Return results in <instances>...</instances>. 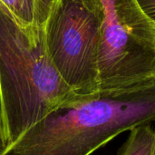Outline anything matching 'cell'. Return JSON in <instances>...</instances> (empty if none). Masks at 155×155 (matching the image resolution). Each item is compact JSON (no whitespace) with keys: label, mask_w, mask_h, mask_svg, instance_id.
<instances>
[{"label":"cell","mask_w":155,"mask_h":155,"mask_svg":"<svg viewBox=\"0 0 155 155\" xmlns=\"http://www.w3.org/2000/svg\"><path fill=\"white\" fill-rule=\"evenodd\" d=\"M153 121L155 80L62 105L1 155H91L120 134Z\"/></svg>","instance_id":"cell-1"},{"label":"cell","mask_w":155,"mask_h":155,"mask_svg":"<svg viewBox=\"0 0 155 155\" xmlns=\"http://www.w3.org/2000/svg\"><path fill=\"white\" fill-rule=\"evenodd\" d=\"M84 99L51 63L45 28L31 34L0 4V108L7 146L50 112Z\"/></svg>","instance_id":"cell-2"},{"label":"cell","mask_w":155,"mask_h":155,"mask_svg":"<svg viewBox=\"0 0 155 155\" xmlns=\"http://www.w3.org/2000/svg\"><path fill=\"white\" fill-rule=\"evenodd\" d=\"M100 0H59L45 25L47 55L80 97L100 93L99 52L104 22Z\"/></svg>","instance_id":"cell-3"},{"label":"cell","mask_w":155,"mask_h":155,"mask_svg":"<svg viewBox=\"0 0 155 155\" xmlns=\"http://www.w3.org/2000/svg\"><path fill=\"white\" fill-rule=\"evenodd\" d=\"M104 22L99 52L100 92L155 80V28L135 0H100Z\"/></svg>","instance_id":"cell-4"},{"label":"cell","mask_w":155,"mask_h":155,"mask_svg":"<svg viewBox=\"0 0 155 155\" xmlns=\"http://www.w3.org/2000/svg\"><path fill=\"white\" fill-rule=\"evenodd\" d=\"M129 132L117 155H153L154 129L150 123L136 126Z\"/></svg>","instance_id":"cell-5"},{"label":"cell","mask_w":155,"mask_h":155,"mask_svg":"<svg viewBox=\"0 0 155 155\" xmlns=\"http://www.w3.org/2000/svg\"><path fill=\"white\" fill-rule=\"evenodd\" d=\"M15 21L31 34L38 30L35 25V0H0Z\"/></svg>","instance_id":"cell-6"},{"label":"cell","mask_w":155,"mask_h":155,"mask_svg":"<svg viewBox=\"0 0 155 155\" xmlns=\"http://www.w3.org/2000/svg\"><path fill=\"white\" fill-rule=\"evenodd\" d=\"M59 0H35V25L36 28H45V25Z\"/></svg>","instance_id":"cell-7"},{"label":"cell","mask_w":155,"mask_h":155,"mask_svg":"<svg viewBox=\"0 0 155 155\" xmlns=\"http://www.w3.org/2000/svg\"><path fill=\"white\" fill-rule=\"evenodd\" d=\"M138 6L155 28V0H135Z\"/></svg>","instance_id":"cell-8"},{"label":"cell","mask_w":155,"mask_h":155,"mask_svg":"<svg viewBox=\"0 0 155 155\" xmlns=\"http://www.w3.org/2000/svg\"><path fill=\"white\" fill-rule=\"evenodd\" d=\"M7 147V142L5 134V129H4V124H3V118L1 114V108H0V155L4 153V151Z\"/></svg>","instance_id":"cell-9"},{"label":"cell","mask_w":155,"mask_h":155,"mask_svg":"<svg viewBox=\"0 0 155 155\" xmlns=\"http://www.w3.org/2000/svg\"><path fill=\"white\" fill-rule=\"evenodd\" d=\"M153 155H155V129H154V151H153Z\"/></svg>","instance_id":"cell-10"}]
</instances>
